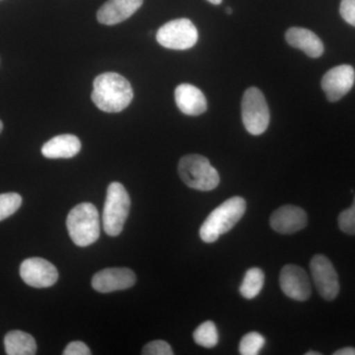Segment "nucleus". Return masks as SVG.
Segmentation results:
<instances>
[{"label": "nucleus", "instance_id": "obj_24", "mask_svg": "<svg viewBox=\"0 0 355 355\" xmlns=\"http://www.w3.org/2000/svg\"><path fill=\"white\" fill-rule=\"evenodd\" d=\"M142 354L144 355H173L172 347L169 343L164 340H153L148 343L142 349Z\"/></svg>", "mask_w": 355, "mask_h": 355}, {"label": "nucleus", "instance_id": "obj_16", "mask_svg": "<svg viewBox=\"0 0 355 355\" xmlns=\"http://www.w3.org/2000/svg\"><path fill=\"white\" fill-rule=\"evenodd\" d=\"M286 40L293 48L304 51L308 57L317 58L324 53V44L321 39L305 28L292 27L287 30Z\"/></svg>", "mask_w": 355, "mask_h": 355}, {"label": "nucleus", "instance_id": "obj_1", "mask_svg": "<svg viewBox=\"0 0 355 355\" xmlns=\"http://www.w3.org/2000/svg\"><path fill=\"white\" fill-rule=\"evenodd\" d=\"M92 101L106 113H120L133 99L132 85L125 77L116 72H105L93 83Z\"/></svg>", "mask_w": 355, "mask_h": 355}, {"label": "nucleus", "instance_id": "obj_3", "mask_svg": "<svg viewBox=\"0 0 355 355\" xmlns=\"http://www.w3.org/2000/svg\"><path fill=\"white\" fill-rule=\"evenodd\" d=\"M67 226L74 244L79 247L90 246L100 237L99 212L92 203H80L69 212Z\"/></svg>", "mask_w": 355, "mask_h": 355}, {"label": "nucleus", "instance_id": "obj_7", "mask_svg": "<svg viewBox=\"0 0 355 355\" xmlns=\"http://www.w3.org/2000/svg\"><path fill=\"white\" fill-rule=\"evenodd\" d=\"M156 40L169 50H189L198 43V32L191 20L180 18L163 25L156 34Z\"/></svg>", "mask_w": 355, "mask_h": 355}, {"label": "nucleus", "instance_id": "obj_29", "mask_svg": "<svg viewBox=\"0 0 355 355\" xmlns=\"http://www.w3.org/2000/svg\"><path fill=\"white\" fill-rule=\"evenodd\" d=\"M306 355H320V352H313V350H311V352H306Z\"/></svg>", "mask_w": 355, "mask_h": 355}, {"label": "nucleus", "instance_id": "obj_25", "mask_svg": "<svg viewBox=\"0 0 355 355\" xmlns=\"http://www.w3.org/2000/svg\"><path fill=\"white\" fill-rule=\"evenodd\" d=\"M340 12L345 22L355 27V0H342Z\"/></svg>", "mask_w": 355, "mask_h": 355}, {"label": "nucleus", "instance_id": "obj_4", "mask_svg": "<svg viewBox=\"0 0 355 355\" xmlns=\"http://www.w3.org/2000/svg\"><path fill=\"white\" fill-rule=\"evenodd\" d=\"M178 172L182 181L189 188L200 191H209L217 188L220 177L209 159L198 154H189L180 160Z\"/></svg>", "mask_w": 355, "mask_h": 355}, {"label": "nucleus", "instance_id": "obj_14", "mask_svg": "<svg viewBox=\"0 0 355 355\" xmlns=\"http://www.w3.org/2000/svg\"><path fill=\"white\" fill-rule=\"evenodd\" d=\"M142 4L144 0H108L98 11L97 19L103 25L119 24L137 12Z\"/></svg>", "mask_w": 355, "mask_h": 355}, {"label": "nucleus", "instance_id": "obj_27", "mask_svg": "<svg viewBox=\"0 0 355 355\" xmlns=\"http://www.w3.org/2000/svg\"><path fill=\"white\" fill-rule=\"evenodd\" d=\"M335 355H355L354 347H343L342 349L336 350Z\"/></svg>", "mask_w": 355, "mask_h": 355}, {"label": "nucleus", "instance_id": "obj_8", "mask_svg": "<svg viewBox=\"0 0 355 355\" xmlns=\"http://www.w3.org/2000/svg\"><path fill=\"white\" fill-rule=\"evenodd\" d=\"M310 270L320 295L328 301L335 300L340 293V282L331 261L324 254H316L310 261Z\"/></svg>", "mask_w": 355, "mask_h": 355}, {"label": "nucleus", "instance_id": "obj_15", "mask_svg": "<svg viewBox=\"0 0 355 355\" xmlns=\"http://www.w3.org/2000/svg\"><path fill=\"white\" fill-rule=\"evenodd\" d=\"M175 101L180 111L188 116H200L207 110L205 94L196 86L184 83L175 90Z\"/></svg>", "mask_w": 355, "mask_h": 355}, {"label": "nucleus", "instance_id": "obj_2", "mask_svg": "<svg viewBox=\"0 0 355 355\" xmlns=\"http://www.w3.org/2000/svg\"><path fill=\"white\" fill-rule=\"evenodd\" d=\"M246 212L244 198L233 197L221 203L207 216L200 229V236L203 242L214 243L221 235L229 232Z\"/></svg>", "mask_w": 355, "mask_h": 355}, {"label": "nucleus", "instance_id": "obj_9", "mask_svg": "<svg viewBox=\"0 0 355 355\" xmlns=\"http://www.w3.org/2000/svg\"><path fill=\"white\" fill-rule=\"evenodd\" d=\"M20 277L26 284L35 288H46L57 284V268L42 258L27 259L21 263Z\"/></svg>", "mask_w": 355, "mask_h": 355}, {"label": "nucleus", "instance_id": "obj_18", "mask_svg": "<svg viewBox=\"0 0 355 355\" xmlns=\"http://www.w3.org/2000/svg\"><path fill=\"white\" fill-rule=\"evenodd\" d=\"M4 347L8 355H34L37 343L30 334L22 331H11L4 338Z\"/></svg>", "mask_w": 355, "mask_h": 355}, {"label": "nucleus", "instance_id": "obj_11", "mask_svg": "<svg viewBox=\"0 0 355 355\" xmlns=\"http://www.w3.org/2000/svg\"><path fill=\"white\" fill-rule=\"evenodd\" d=\"M279 284L282 292L293 300H308L312 293L307 272L296 265H286L282 268Z\"/></svg>", "mask_w": 355, "mask_h": 355}, {"label": "nucleus", "instance_id": "obj_10", "mask_svg": "<svg viewBox=\"0 0 355 355\" xmlns=\"http://www.w3.org/2000/svg\"><path fill=\"white\" fill-rule=\"evenodd\" d=\"M354 81L355 71L352 65H338L324 74L322 78V89L329 101L336 102L352 90Z\"/></svg>", "mask_w": 355, "mask_h": 355}, {"label": "nucleus", "instance_id": "obj_26", "mask_svg": "<svg viewBox=\"0 0 355 355\" xmlns=\"http://www.w3.org/2000/svg\"><path fill=\"white\" fill-rule=\"evenodd\" d=\"M64 355H90L91 352L87 345L83 342H72L65 347Z\"/></svg>", "mask_w": 355, "mask_h": 355}, {"label": "nucleus", "instance_id": "obj_30", "mask_svg": "<svg viewBox=\"0 0 355 355\" xmlns=\"http://www.w3.org/2000/svg\"><path fill=\"white\" fill-rule=\"evenodd\" d=\"M226 13L232 14L233 13L232 8H230V7H227V8H226Z\"/></svg>", "mask_w": 355, "mask_h": 355}, {"label": "nucleus", "instance_id": "obj_23", "mask_svg": "<svg viewBox=\"0 0 355 355\" xmlns=\"http://www.w3.org/2000/svg\"><path fill=\"white\" fill-rule=\"evenodd\" d=\"M338 226L345 234L355 235V196L352 207L338 216Z\"/></svg>", "mask_w": 355, "mask_h": 355}, {"label": "nucleus", "instance_id": "obj_21", "mask_svg": "<svg viewBox=\"0 0 355 355\" xmlns=\"http://www.w3.org/2000/svg\"><path fill=\"white\" fill-rule=\"evenodd\" d=\"M265 343V338L261 334L252 331L243 336L239 345L240 354L242 355L259 354Z\"/></svg>", "mask_w": 355, "mask_h": 355}, {"label": "nucleus", "instance_id": "obj_22", "mask_svg": "<svg viewBox=\"0 0 355 355\" xmlns=\"http://www.w3.org/2000/svg\"><path fill=\"white\" fill-rule=\"evenodd\" d=\"M22 205V198L16 193L0 195V221L15 214Z\"/></svg>", "mask_w": 355, "mask_h": 355}, {"label": "nucleus", "instance_id": "obj_17", "mask_svg": "<svg viewBox=\"0 0 355 355\" xmlns=\"http://www.w3.org/2000/svg\"><path fill=\"white\" fill-rule=\"evenodd\" d=\"M81 142L73 135H60L53 137L42 147V154L49 159H69L80 151Z\"/></svg>", "mask_w": 355, "mask_h": 355}, {"label": "nucleus", "instance_id": "obj_28", "mask_svg": "<svg viewBox=\"0 0 355 355\" xmlns=\"http://www.w3.org/2000/svg\"><path fill=\"white\" fill-rule=\"evenodd\" d=\"M207 1L210 2L211 4H214V6H218L222 2V0H207Z\"/></svg>", "mask_w": 355, "mask_h": 355}, {"label": "nucleus", "instance_id": "obj_19", "mask_svg": "<svg viewBox=\"0 0 355 355\" xmlns=\"http://www.w3.org/2000/svg\"><path fill=\"white\" fill-rule=\"evenodd\" d=\"M265 284V273L259 268H250L245 275L240 293L243 297L253 299L261 293Z\"/></svg>", "mask_w": 355, "mask_h": 355}, {"label": "nucleus", "instance_id": "obj_31", "mask_svg": "<svg viewBox=\"0 0 355 355\" xmlns=\"http://www.w3.org/2000/svg\"><path fill=\"white\" fill-rule=\"evenodd\" d=\"M2 130H3V123H2V121H0V133H1Z\"/></svg>", "mask_w": 355, "mask_h": 355}, {"label": "nucleus", "instance_id": "obj_6", "mask_svg": "<svg viewBox=\"0 0 355 355\" xmlns=\"http://www.w3.org/2000/svg\"><path fill=\"white\" fill-rule=\"evenodd\" d=\"M242 120L247 132L261 135L270 125V110L260 89L248 88L242 99Z\"/></svg>", "mask_w": 355, "mask_h": 355}, {"label": "nucleus", "instance_id": "obj_5", "mask_svg": "<svg viewBox=\"0 0 355 355\" xmlns=\"http://www.w3.org/2000/svg\"><path fill=\"white\" fill-rule=\"evenodd\" d=\"M130 209V198L118 182L110 184L103 211V228L109 236L120 235Z\"/></svg>", "mask_w": 355, "mask_h": 355}, {"label": "nucleus", "instance_id": "obj_13", "mask_svg": "<svg viewBox=\"0 0 355 355\" xmlns=\"http://www.w3.org/2000/svg\"><path fill=\"white\" fill-rule=\"evenodd\" d=\"M270 226L280 234H293L302 230L308 223L305 210L295 205H284L272 212Z\"/></svg>", "mask_w": 355, "mask_h": 355}, {"label": "nucleus", "instance_id": "obj_12", "mask_svg": "<svg viewBox=\"0 0 355 355\" xmlns=\"http://www.w3.org/2000/svg\"><path fill=\"white\" fill-rule=\"evenodd\" d=\"M137 277L127 268H111L100 270L92 279V286L100 293L125 291L135 286Z\"/></svg>", "mask_w": 355, "mask_h": 355}, {"label": "nucleus", "instance_id": "obj_20", "mask_svg": "<svg viewBox=\"0 0 355 355\" xmlns=\"http://www.w3.org/2000/svg\"><path fill=\"white\" fill-rule=\"evenodd\" d=\"M193 340L198 345H202L207 349H212L218 343V331L216 324L211 321H207L196 329L193 333Z\"/></svg>", "mask_w": 355, "mask_h": 355}]
</instances>
